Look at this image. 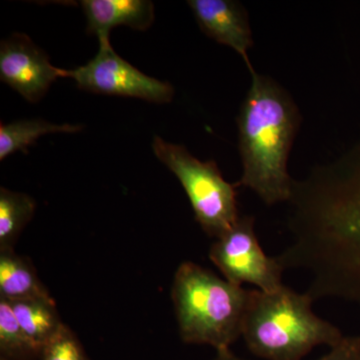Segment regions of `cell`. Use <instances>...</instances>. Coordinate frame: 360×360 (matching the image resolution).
<instances>
[{"label":"cell","mask_w":360,"mask_h":360,"mask_svg":"<svg viewBox=\"0 0 360 360\" xmlns=\"http://www.w3.org/2000/svg\"><path fill=\"white\" fill-rule=\"evenodd\" d=\"M283 251L288 269L309 274L305 292L360 309V158L319 168L296 191Z\"/></svg>","instance_id":"1"},{"label":"cell","mask_w":360,"mask_h":360,"mask_svg":"<svg viewBox=\"0 0 360 360\" xmlns=\"http://www.w3.org/2000/svg\"><path fill=\"white\" fill-rule=\"evenodd\" d=\"M251 85L238 117L243 174L236 187L257 193L265 205L290 201L293 181L288 160L300 124L290 94L272 78L250 71Z\"/></svg>","instance_id":"2"},{"label":"cell","mask_w":360,"mask_h":360,"mask_svg":"<svg viewBox=\"0 0 360 360\" xmlns=\"http://www.w3.org/2000/svg\"><path fill=\"white\" fill-rule=\"evenodd\" d=\"M314 302L285 285L271 292L253 290L243 329L248 350L265 360H302L319 345H338L345 335L314 314Z\"/></svg>","instance_id":"3"},{"label":"cell","mask_w":360,"mask_h":360,"mask_svg":"<svg viewBox=\"0 0 360 360\" xmlns=\"http://www.w3.org/2000/svg\"><path fill=\"white\" fill-rule=\"evenodd\" d=\"M252 290H245L193 264L184 262L172 281L179 336L187 345H205L217 352L231 349L243 338Z\"/></svg>","instance_id":"4"},{"label":"cell","mask_w":360,"mask_h":360,"mask_svg":"<svg viewBox=\"0 0 360 360\" xmlns=\"http://www.w3.org/2000/svg\"><path fill=\"white\" fill-rule=\"evenodd\" d=\"M153 150L177 177L187 194L196 221L212 238H219L238 221L236 186L222 176L215 161H201L184 146L155 136Z\"/></svg>","instance_id":"5"},{"label":"cell","mask_w":360,"mask_h":360,"mask_svg":"<svg viewBox=\"0 0 360 360\" xmlns=\"http://www.w3.org/2000/svg\"><path fill=\"white\" fill-rule=\"evenodd\" d=\"M255 217L240 215L236 224L213 243L210 255L224 279L236 285L252 284L271 292L283 288L284 269L276 257H270L258 243Z\"/></svg>","instance_id":"6"},{"label":"cell","mask_w":360,"mask_h":360,"mask_svg":"<svg viewBox=\"0 0 360 360\" xmlns=\"http://www.w3.org/2000/svg\"><path fill=\"white\" fill-rule=\"evenodd\" d=\"M99 49L86 65L66 71L77 86L92 94L134 97L155 103H170L174 89L169 82L144 75L120 58L110 44V35L98 37Z\"/></svg>","instance_id":"7"},{"label":"cell","mask_w":360,"mask_h":360,"mask_svg":"<svg viewBox=\"0 0 360 360\" xmlns=\"http://www.w3.org/2000/svg\"><path fill=\"white\" fill-rule=\"evenodd\" d=\"M66 71L52 65L45 51L23 33L1 41L0 79L28 103L41 101L58 78L66 77Z\"/></svg>","instance_id":"8"},{"label":"cell","mask_w":360,"mask_h":360,"mask_svg":"<svg viewBox=\"0 0 360 360\" xmlns=\"http://www.w3.org/2000/svg\"><path fill=\"white\" fill-rule=\"evenodd\" d=\"M187 4L200 30L210 39L231 47L252 71L248 51L252 47V32L245 7L233 0H189Z\"/></svg>","instance_id":"9"},{"label":"cell","mask_w":360,"mask_h":360,"mask_svg":"<svg viewBox=\"0 0 360 360\" xmlns=\"http://www.w3.org/2000/svg\"><path fill=\"white\" fill-rule=\"evenodd\" d=\"M87 32L97 37L110 35L116 26L148 30L155 21V4L149 0H84Z\"/></svg>","instance_id":"10"},{"label":"cell","mask_w":360,"mask_h":360,"mask_svg":"<svg viewBox=\"0 0 360 360\" xmlns=\"http://www.w3.org/2000/svg\"><path fill=\"white\" fill-rule=\"evenodd\" d=\"M0 298L13 302L53 297L40 281L32 262L9 248L0 250Z\"/></svg>","instance_id":"11"},{"label":"cell","mask_w":360,"mask_h":360,"mask_svg":"<svg viewBox=\"0 0 360 360\" xmlns=\"http://www.w3.org/2000/svg\"><path fill=\"white\" fill-rule=\"evenodd\" d=\"M8 302L21 328L40 349L65 326L53 298H32Z\"/></svg>","instance_id":"12"},{"label":"cell","mask_w":360,"mask_h":360,"mask_svg":"<svg viewBox=\"0 0 360 360\" xmlns=\"http://www.w3.org/2000/svg\"><path fill=\"white\" fill-rule=\"evenodd\" d=\"M82 124H56L44 120H21L0 125V160H4L13 153L27 155L28 148L39 137L51 134H77L82 131Z\"/></svg>","instance_id":"13"},{"label":"cell","mask_w":360,"mask_h":360,"mask_svg":"<svg viewBox=\"0 0 360 360\" xmlns=\"http://www.w3.org/2000/svg\"><path fill=\"white\" fill-rule=\"evenodd\" d=\"M35 210L37 202L32 196L6 187L0 188V250L14 248Z\"/></svg>","instance_id":"14"},{"label":"cell","mask_w":360,"mask_h":360,"mask_svg":"<svg viewBox=\"0 0 360 360\" xmlns=\"http://www.w3.org/2000/svg\"><path fill=\"white\" fill-rule=\"evenodd\" d=\"M39 352L21 328L11 303L0 298V354L13 360H37Z\"/></svg>","instance_id":"15"},{"label":"cell","mask_w":360,"mask_h":360,"mask_svg":"<svg viewBox=\"0 0 360 360\" xmlns=\"http://www.w3.org/2000/svg\"><path fill=\"white\" fill-rule=\"evenodd\" d=\"M37 360H90L89 355L70 326H65L45 343Z\"/></svg>","instance_id":"16"},{"label":"cell","mask_w":360,"mask_h":360,"mask_svg":"<svg viewBox=\"0 0 360 360\" xmlns=\"http://www.w3.org/2000/svg\"><path fill=\"white\" fill-rule=\"evenodd\" d=\"M317 360H360V338L345 336L338 345Z\"/></svg>","instance_id":"17"},{"label":"cell","mask_w":360,"mask_h":360,"mask_svg":"<svg viewBox=\"0 0 360 360\" xmlns=\"http://www.w3.org/2000/svg\"><path fill=\"white\" fill-rule=\"evenodd\" d=\"M212 360H248L245 359H241V357L238 356L231 352V349L226 350H220V352H217V354L213 357Z\"/></svg>","instance_id":"18"},{"label":"cell","mask_w":360,"mask_h":360,"mask_svg":"<svg viewBox=\"0 0 360 360\" xmlns=\"http://www.w3.org/2000/svg\"><path fill=\"white\" fill-rule=\"evenodd\" d=\"M0 360H13L11 359H8V357L4 356V355L0 354Z\"/></svg>","instance_id":"19"}]
</instances>
